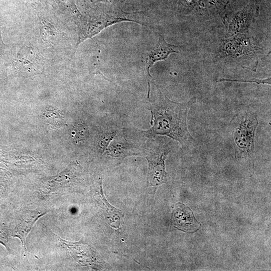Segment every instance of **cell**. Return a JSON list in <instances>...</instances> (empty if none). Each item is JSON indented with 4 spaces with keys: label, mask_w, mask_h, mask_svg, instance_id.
Masks as SVG:
<instances>
[{
    "label": "cell",
    "mask_w": 271,
    "mask_h": 271,
    "mask_svg": "<svg viewBox=\"0 0 271 271\" xmlns=\"http://www.w3.org/2000/svg\"><path fill=\"white\" fill-rule=\"evenodd\" d=\"M122 21L140 23L130 15L124 12H107L91 20L80 22L79 24V40L77 44L99 33L103 29Z\"/></svg>",
    "instance_id": "5b68a950"
},
{
    "label": "cell",
    "mask_w": 271,
    "mask_h": 271,
    "mask_svg": "<svg viewBox=\"0 0 271 271\" xmlns=\"http://www.w3.org/2000/svg\"><path fill=\"white\" fill-rule=\"evenodd\" d=\"M198 0H179L180 9L184 13L188 14L192 12Z\"/></svg>",
    "instance_id": "5bb4252c"
},
{
    "label": "cell",
    "mask_w": 271,
    "mask_h": 271,
    "mask_svg": "<svg viewBox=\"0 0 271 271\" xmlns=\"http://www.w3.org/2000/svg\"><path fill=\"white\" fill-rule=\"evenodd\" d=\"M114 1V0H106V1Z\"/></svg>",
    "instance_id": "d6986e66"
},
{
    "label": "cell",
    "mask_w": 271,
    "mask_h": 271,
    "mask_svg": "<svg viewBox=\"0 0 271 271\" xmlns=\"http://www.w3.org/2000/svg\"><path fill=\"white\" fill-rule=\"evenodd\" d=\"M4 49H5V45L2 40V38L1 36V32L0 31V55H1L3 53L4 51Z\"/></svg>",
    "instance_id": "ac0fdd59"
},
{
    "label": "cell",
    "mask_w": 271,
    "mask_h": 271,
    "mask_svg": "<svg viewBox=\"0 0 271 271\" xmlns=\"http://www.w3.org/2000/svg\"><path fill=\"white\" fill-rule=\"evenodd\" d=\"M231 1L198 0L194 11L203 17H215L221 16L225 12Z\"/></svg>",
    "instance_id": "30bf717a"
},
{
    "label": "cell",
    "mask_w": 271,
    "mask_h": 271,
    "mask_svg": "<svg viewBox=\"0 0 271 271\" xmlns=\"http://www.w3.org/2000/svg\"><path fill=\"white\" fill-rule=\"evenodd\" d=\"M258 124L257 115L248 109L238 112L232 118L229 126L237 157H246L254 155L255 133Z\"/></svg>",
    "instance_id": "3957f363"
},
{
    "label": "cell",
    "mask_w": 271,
    "mask_h": 271,
    "mask_svg": "<svg viewBox=\"0 0 271 271\" xmlns=\"http://www.w3.org/2000/svg\"><path fill=\"white\" fill-rule=\"evenodd\" d=\"M75 127L76 129L73 131H74V133L75 134L76 138L82 139L85 137L86 129L84 127L81 125H78Z\"/></svg>",
    "instance_id": "e0dca14e"
},
{
    "label": "cell",
    "mask_w": 271,
    "mask_h": 271,
    "mask_svg": "<svg viewBox=\"0 0 271 271\" xmlns=\"http://www.w3.org/2000/svg\"><path fill=\"white\" fill-rule=\"evenodd\" d=\"M270 77L264 78V79H258V78H251L250 79H226V78H220L217 82H220L223 81H231V82H247V83H255L258 85L259 84H268L270 85Z\"/></svg>",
    "instance_id": "4fadbf2b"
},
{
    "label": "cell",
    "mask_w": 271,
    "mask_h": 271,
    "mask_svg": "<svg viewBox=\"0 0 271 271\" xmlns=\"http://www.w3.org/2000/svg\"><path fill=\"white\" fill-rule=\"evenodd\" d=\"M172 220L176 227L184 231H194L199 227L190 209L180 203L175 206Z\"/></svg>",
    "instance_id": "9c48e42d"
},
{
    "label": "cell",
    "mask_w": 271,
    "mask_h": 271,
    "mask_svg": "<svg viewBox=\"0 0 271 271\" xmlns=\"http://www.w3.org/2000/svg\"><path fill=\"white\" fill-rule=\"evenodd\" d=\"M262 54L248 32L225 38L220 49L221 58L254 72Z\"/></svg>",
    "instance_id": "7a4b0ae2"
},
{
    "label": "cell",
    "mask_w": 271,
    "mask_h": 271,
    "mask_svg": "<svg viewBox=\"0 0 271 271\" xmlns=\"http://www.w3.org/2000/svg\"><path fill=\"white\" fill-rule=\"evenodd\" d=\"M179 48L178 46L168 43L164 37L160 35L156 45L144 54L143 58L148 84V98L150 97V81L152 78L150 73L151 68L156 62L166 59L170 54L179 53Z\"/></svg>",
    "instance_id": "8992f818"
},
{
    "label": "cell",
    "mask_w": 271,
    "mask_h": 271,
    "mask_svg": "<svg viewBox=\"0 0 271 271\" xmlns=\"http://www.w3.org/2000/svg\"><path fill=\"white\" fill-rule=\"evenodd\" d=\"M169 152L167 148H159L156 152L146 154L149 164L147 180L152 186H157L166 180L165 161Z\"/></svg>",
    "instance_id": "52a82bcc"
},
{
    "label": "cell",
    "mask_w": 271,
    "mask_h": 271,
    "mask_svg": "<svg viewBox=\"0 0 271 271\" xmlns=\"http://www.w3.org/2000/svg\"><path fill=\"white\" fill-rule=\"evenodd\" d=\"M15 63L22 72L29 75L37 74L42 69L41 58L31 47L22 48L18 53Z\"/></svg>",
    "instance_id": "ba28073f"
},
{
    "label": "cell",
    "mask_w": 271,
    "mask_h": 271,
    "mask_svg": "<svg viewBox=\"0 0 271 271\" xmlns=\"http://www.w3.org/2000/svg\"><path fill=\"white\" fill-rule=\"evenodd\" d=\"M116 133L112 132L111 133H106L102 136L99 142V146L102 152H104L108 147L110 142L115 137Z\"/></svg>",
    "instance_id": "9a60e30c"
},
{
    "label": "cell",
    "mask_w": 271,
    "mask_h": 271,
    "mask_svg": "<svg viewBox=\"0 0 271 271\" xmlns=\"http://www.w3.org/2000/svg\"><path fill=\"white\" fill-rule=\"evenodd\" d=\"M157 88L158 99L149 103L148 108L151 113L152 126L149 131L168 136L184 147L192 144L194 139L188 129L187 117L190 107L196 102V97L186 102H177L169 99Z\"/></svg>",
    "instance_id": "6da1fadb"
},
{
    "label": "cell",
    "mask_w": 271,
    "mask_h": 271,
    "mask_svg": "<svg viewBox=\"0 0 271 271\" xmlns=\"http://www.w3.org/2000/svg\"><path fill=\"white\" fill-rule=\"evenodd\" d=\"M45 114L47 120L48 122L54 125H59L62 123V118L59 113L54 111H48Z\"/></svg>",
    "instance_id": "2e32d148"
},
{
    "label": "cell",
    "mask_w": 271,
    "mask_h": 271,
    "mask_svg": "<svg viewBox=\"0 0 271 271\" xmlns=\"http://www.w3.org/2000/svg\"><path fill=\"white\" fill-rule=\"evenodd\" d=\"M46 213L31 212L23 215L22 219L17 226L15 236L21 240L24 249H26V239L35 222Z\"/></svg>",
    "instance_id": "8fae6325"
},
{
    "label": "cell",
    "mask_w": 271,
    "mask_h": 271,
    "mask_svg": "<svg viewBox=\"0 0 271 271\" xmlns=\"http://www.w3.org/2000/svg\"><path fill=\"white\" fill-rule=\"evenodd\" d=\"M260 7L257 0H249L241 9L223 16L225 38L247 33L258 17Z\"/></svg>",
    "instance_id": "277c9868"
},
{
    "label": "cell",
    "mask_w": 271,
    "mask_h": 271,
    "mask_svg": "<svg viewBox=\"0 0 271 271\" xmlns=\"http://www.w3.org/2000/svg\"><path fill=\"white\" fill-rule=\"evenodd\" d=\"M114 139L105 150V153L108 155L124 158L127 156L139 154L133 151L134 148L125 139L116 138V140H114Z\"/></svg>",
    "instance_id": "7c38bea8"
}]
</instances>
